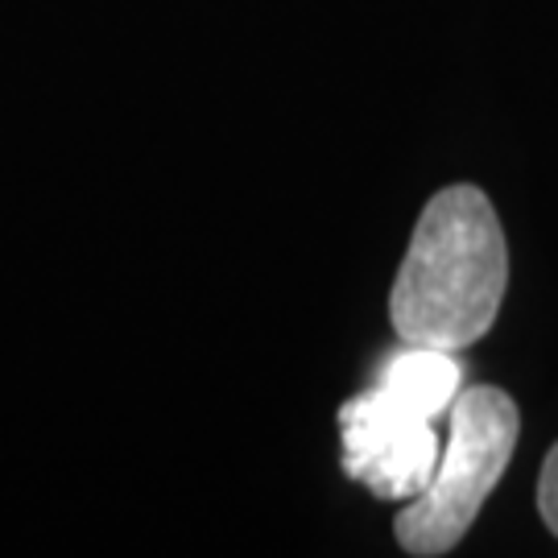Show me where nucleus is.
I'll return each instance as SVG.
<instances>
[{"label":"nucleus","mask_w":558,"mask_h":558,"mask_svg":"<svg viewBox=\"0 0 558 558\" xmlns=\"http://www.w3.org/2000/svg\"><path fill=\"white\" fill-rule=\"evenodd\" d=\"M509 286V248L493 199L456 182L442 186L414 223L389 290V319L401 343L468 348L497 323Z\"/></svg>","instance_id":"1"},{"label":"nucleus","mask_w":558,"mask_h":558,"mask_svg":"<svg viewBox=\"0 0 558 558\" xmlns=\"http://www.w3.org/2000/svg\"><path fill=\"white\" fill-rule=\"evenodd\" d=\"M518 430L521 414L505 389L472 385L456 393L435 476L393 521L405 555L435 558L456 550L518 451Z\"/></svg>","instance_id":"2"},{"label":"nucleus","mask_w":558,"mask_h":558,"mask_svg":"<svg viewBox=\"0 0 558 558\" xmlns=\"http://www.w3.org/2000/svg\"><path fill=\"white\" fill-rule=\"evenodd\" d=\"M343 472L380 500H410L435 476L439 435L430 418L405 410L385 389H368L339 405Z\"/></svg>","instance_id":"3"},{"label":"nucleus","mask_w":558,"mask_h":558,"mask_svg":"<svg viewBox=\"0 0 558 558\" xmlns=\"http://www.w3.org/2000/svg\"><path fill=\"white\" fill-rule=\"evenodd\" d=\"M377 389H385L405 410L435 422L442 410H451V401L459 393V364L451 360L447 348L405 343L398 356L385 364Z\"/></svg>","instance_id":"4"},{"label":"nucleus","mask_w":558,"mask_h":558,"mask_svg":"<svg viewBox=\"0 0 558 558\" xmlns=\"http://www.w3.org/2000/svg\"><path fill=\"white\" fill-rule=\"evenodd\" d=\"M538 513L546 521V530L558 538V442L550 447V456L542 463L538 476Z\"/></svg>","instance_id":"5"}]
</instances>
